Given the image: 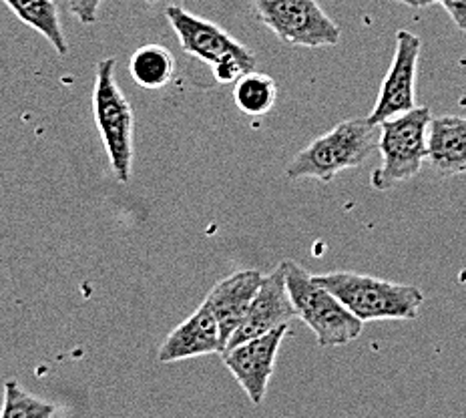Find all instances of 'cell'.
<instances>
[{"label": "cell", "instance_id": "cell-11", "mask_svg": "<svg viewBox=\"0 0 466 418\" xmlns=\"http://www.w3.org/2000/svg\"><path fill=\"white\" fill-rule=\"evenodd\" d=\"M261 280H264V276L256 270L233 271L231 276L219 280L209 290L206 300H203V304L211 310V314L216 316L219 324L223 352H226L233 332L244 322L248 310L258 294Z\"/></svg>", "mask_w": 466, "mask_h": 418}, {"label": "cell", "instance_id": "cell-3", "mask_svg": "<svg viewBox=\"0 0 466 418\" xmlns=\"http://www.w3.org/2000/svg\"><path fill=\"white\" fill-rule=\"evenodd\" d=\"M165 16L177 35L183 53L209 65L219 85L236 83L239 76L256 71V55L216 23L191 15L179 5L165 8Z\"/></svg>", "mask_w": 466, "mask_h": 418}, {"label": "cell", "instance_id": "cell-17", "mask_svg": "<svg viewBox=\"0 0 466 418\" xmlns=\"http://www.w3.org/2000/svg\"><path fill=\"white\" fill-rule=\"evenodd\" d=\"M56 414V408L28 394L18 381H6L5 382V403L0 408V416L3 418H51Z\"/></svg>", "mask_w": 466, "mask_h": 418}, {"label": "cell", "instance_id": "cell-14", "mask_svg": "<svg viewBox=\"0 0 466 418\" xmlns=\"http://www.w3.org/2000/svg\"><path fill=\"white\" fill-rule=\"evenodd\" d=\"M3 3L25 25L35 28L36 33H41L58 55L65 56L69 53V43L65 38L61 16H58L55 0H3Z\"/></svg>", "mask_w": 466, "mask_h": 418}, {"label": "cell", "instance_id": "cell-13", "mask_svg": "<svg viewBox=\"0 0 466 418\" xmlns=\"http://www.w3.org/2000/svg\"><path fill=\"white\" fill-rule=\"evenodd\" d=\"M429 163L442 178L466 173V117H432L429 131Z\"/></svg>", "mask_w": 466, "mask_h": 418}, {"label": "cell", "instance_id": "cell-20", "mask_svg": "<svg viewBox=\"0 0 466 418\" xmlns=\"http://www.w3.org/2000/svg\"><path fill=\"white\" fill-rule=\"evenodd\" d=\"M394 3H402L410 8H426L434 3H439V0H394Z\"/></svg>", "mask_w": 466, "mask_h": 418}, {"label": "cell", "instance_id": "cell-12", "mask_svg": "<svg viewBox=\"0 0 466 418\" xmlns=\"http://www.w3.org/2000/svg\"><path fill=\"white\" fill-rule=\"evenodd\" d=\"M208 354H223V342L216 316L206 304H201L163 340L157 358L159 362L169 364Z\"/></svg>", "mask_w": 466, "mask_h": 418}, {"label": "cell", "instance_id": "cell-16", "mask_svg": "<svg viewBox=\"0 0 466 418\" xmlns=\"http://www.w3.org/2000/svg\"><path fill=\"white\" fill-rule=\"evenodd\" d=\"M276 81L266 73H246L233 87V101H236L238 109L251 117L266 115L276 105Z\"/></svg>", "mask_w": 466, "mask_h": 418}, {"label": "cell", "instance_id": "cell-9", "mask_svg": "<svg viewBox=\"0 0 466 418\" xmlns=\"http://www.w3.org/2000/svg\"><path fill=\"white\" fill-rule=\"evenodd\" d=\"M420 46L422 41L414 33H396V51L390 69H388L384 76L374 109L368 115V119L372 123L380 125L386 119H390V117L406 113L416 107L414 83L416 69H419Z\"/></svg>", "mask_w": 466, "mask_h": 418}, {"label": "cell", "instance_id": "cell-18", "mask_svg": "<svg viewBox=\"0 0 466 418\" xmlns=\"http://www.w3.org/2000/svg\"><path fill=\"white\" fill-rule=\"evenodd\" d=\"M101 5L103 0H71L69 8L83 25H95L99 18Z\"/></svg>", "mask_w": 466, "mask_h": 418}, {"label": "cell", "instance_id": "cell-10", "mask_svg": "<svg viewBox=\"0 0 466 418\" xmlns=\"http://www.w3.org/2000/svg\"><path fill=\"white\" fill-rule=\"evenodd\" d=\"M296 318L298 312L294 302H291L286 281V268L284 261H281L276 270H271L261 280L258 294L248 310L244 322L233 332L226 350L246 342V340L264 336L271 332V330L289 324Z\"/></svg>", "mask_w": 466, "mask_h": 418}, {"label": "cell", "instance_id": "cell-7", "mask_svg": "<svg viewBox=\"0 0 466 418\" xmlns=\"http://www.w3.org/2000/svg\"><path fill=\"white\" fill-rule=\"evenodd\" d=\"M256 16L279 41L319 48L339 43V26L316 0H248Z\"/></svg>", "mask_w": 466, "mask_h": 418}, {"label": "cell", "instance_id": "cell-19", "mask_svg": "<svg viewBox=\"0 0 466 418\" xmlns=\"http://www.w3.org/2000/svg\"><path fill=\"white\" fill-rule=\"evenodd\" d=\"M439 3L444 6V11L449 13L452 23L459 26L462 33H466V0H439Z\"/></svg>", "mask_w": 466, "mask_h": 418}, {"label": "cell", "instance_id": "cell-21", "mask_svg": "<svg viewBox=\"0 0 466 418\" xmlns=\"http://www.w3.org/2000/svg\"><path fill=\"white\" fill-rule=\"evenodd\" d=\"M147 3H151V5H157V3H173V5H177V0H147Z\"/></svg>", "mask_w": 466, "mask_h": 418}, {"label": "cell", "instance_id": "cell-6", "mask_svg": "<svg viewBox=\"0 0 466 418\" xmlns=\"http://www.w3.org/2000/svg\"><path fill=\"white\" fill-rule=\"evenodd\" d=\"M93 113L113 175L116 181L129 183L133 171L135 115L131 103L115 79V58H103L96 63Z\"/></svg>", "mask_w": 466, "mask_h": 418}, {"label": "cell", "instance_id": "cell-2", "mask_svg": "<svg viewBox=\"0 0 466 418\" xmlns=\"http://www.w3.org/2000/svg\"><path fill=\"white\" fill-rule=\"evenodd\" d=\"M350 312L362 322L374 320H414L424 304V291L419 286L396 284L390 280L356 274V271H328L314 274Z\"/></svg>", "mask_w": 466, "mask_h": 418}, {"label": "cell", "instance_id": "cell-1", "mask_svg": "<svg viewBox=\"0 0 466 418\" xmlns=\"http://www.w3.org/2000/svg\"><path fill=\"white\" fill-rule=\"evenodd\" d=\"M380 125L370 119H348L338 123L322 138L314 139L288 165L291 179L332 181L339 171L360 168L380 143Z\"/></svg>", "mask_w": 466, "mask_h": 418}, {"label": "cell", "instance_id": "cell-5", "mask_svg": "<svg viewBox=\"0 0 466 418\" xmlns=\"http://www.w3.org/2000/svg\"><path fill=\"white\" fill-rule=\"evenodd\" d=\"M431 121L429 107H414L380 123L378 151L382 153V163L372 173V188L376 191H388L419 175L429 159Z\"/></svg>", "mask_w": 466, "mask_h": 418}, {"label": "cell", "instance_id": "cell-4", "mask_svg": "<svg viewBox=\"0 0 466 418\" xmlns=\"http://www.w3.org/2000/svg\"><path fill=\"white\" fill-rule=\"evenodd\" d=\"M284 268L298 318H302L306 326L316 334L318 346H344L354 342L362 334V320L350 312L326 286L319 284L314 274L289 260L284 261Z\"/></svg>", "mask_w": 466, "mask_h": 418}, {"label": "cell", "instance_id": "cell-15", "mask_svg": "<svg viewBox=\"0 0 466 418\" xmlns=\"http://www.w3.org/2000/svg\"><path fill=\"white\" fill-rule=\"evenodd\" d=\"M129 71L143 89H163L173 81L175 58L167 46L145 45L133 53Z\"/></svg>", "mask_w": 466, "mask_h": 418}, {"label": "cell", "instance_id": "cell-8", "mask_svg": "<svg viewBox=\"0 0 466 418\" xmlns=\"http://www.w3.org/2000/svg\"><path fill=\"white\" fill-rule=\"evenodd\" d=\"M288 330L289 324L279 326L264 336L246 340V342L233 346L221 354L223 364L228 366V371L244 388V393L254 404L264 403L269 378L276 371L279 346L288 336Z\"/></svg>", "mask_w": 466, "mask_h": 418}]
</instances>
